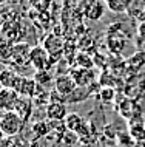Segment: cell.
Here are the masks:
<instances>
[{
  "label": "cell",
  "instance_id": "17",
  "mask_svg": "<svg viewBox=\"0 0 145 147\" xmlns=\"http://www.w3.org/2000/svg\"><path fill=\"white\" fill-rule=\"evenodd\" d=\"M128 65H133L134 70L142 68V67L145 65V53L144 51H139V53H136L134 56H131L130 61H128Z\"/></svg>",
  "mask_w": 145,
  "mask_h": 147
},
{
  "label": "cell",
  "instance_id": "25",
  "mask_svg": "<svg viewBox=\"0 0 145 147\" xmlns=\"http://www.w3.org/2000/svg\"><path fill=\"white\" fill-rule=\"evenodd\" d=\"M142 16H144V17H145V6L142 8Z\"/></svg>",
  "mask_w": 145,
  "mask_h": 147
},
{
  "label": "cell",
  "instance_id": "13",
  "mask_svg": "<svg viewBox=\"0 0 145 147\" xmlns=\"http://www.w3.org/2000/svg\"><path fill=\"white\" fill-rule=\"evenodd\" d=\"M15 113L26 122L31 118V113H33V101L28 98H22L19 105H17V109H15Z\"/></svg>",
  "mask_w": 145,
  "mask_h": 147
},
{
  "label": "cell",
  "instance_id": "18",
  "mask_svg": "<svg viewBox=\"0 0 145 147\" xmlns=\"http://www.w3.org/2000/svg\"><path fill=\"white\" fill-rule=\"evenodd\" d=\"M117 141H119V144L122 147H133V141H134V138L131 136V133L128 132H124V133H117Z\"/></svg>",
  "mask_w": 145,
  "mask_h": 147
},
{
  "label": "cell",
  "instance_id": "15",
  "mask_svg": "<svg viewBox=\"0 0 145 147\" xmlns=\"http://www.w3.org/2000/svg\"><path fill=\"white\" fill-rule=\"evenodd\" d=\"M13 48H14V45L8 39H0V61L9 62L11 56H13Z\"/></svg>",
  "mask_w": 145,
  "mask_h": 147
},
{
  "label": "cell",
  "instance_id": "2",
  "mask_svg": "<svg viewBox=\"0 0 145 147\" xmlns=\"http://www.w3.org/2000/svg\"><path fill=\"white\" fill-rule=\"evenodd\" d=\"M54 59L51 57V54L45 50V47H33L31 48V53H29V62L31 65L34 67L37 71H42V70H49L51 67V62Z\"/></svg>",
  "mask_w": 145,
  "mask_h": 147
},
{
  "label": "cell",
  "instance_id": "7",
  "mask_svg": "<svg viewBox=\"0 0 145 147\" xmlns=\"http://www.w3.org/2000/svg\"><path fill=\"white\" fill-rule=\"evenodd\" d=\"M45 113L46 118L49 121H63L66 118V104H59V102H49L48 105L45 107Z\"/></svg>",
  "mask_w": 145,
  "mask_h": 147
},
{
  "label": "cell",
  "instance_id": "11",
  "mask_svg": "<svg viewBox=\"0 0 145 147\" xmlns=\"http://www.w3.org/2000/svg\"><path fill=\"white\" fill-rule=\"evenodd\" d=\"M71 76L74 78L77 87H90L93 84V79H94L93 71H90L87 68H79L77 71H73Z\"/></svg>",
  "mask_w": 145,
  "mask_h": 147
},
{
  "label": "cell",
  "instance_id": "21",
  "mask_svg": "<svg viewBox=\"0 0 145 147\" xmlns=\"http://www.w3.org/2000/svg\"><path fill=\"white\" fill-rule=\"evenodd\" d=\"M49 2H51V0H29L31 6H34L39 11H45L46 8L49 6Z\"/></svg>",
  "mask_w": 145,
  "mask_h": 147
},
{
  "label": "cell",
  "instance_id": "24",
  "mask_svg": "<svg viewBox=\"0 0 145 147\" xmlns=\"http://www.w3.org/2000/svg\"><path fill=\"white\" fill-rule=\"evenodd\" d=\"M80 147H91V146H90V144H82Z\"/></svg>",
  "mask_w": 145,
  "mask_h": 147
},
{
  "label": "cell",
  "instance_id": "6",
  "mask_svg": "<svg viewBox=\"0 0 145 147\" xmlns=\"http://www.w3.org/2000/svg\"><path fill=\"white\" fill-rule=\"evenodd\" d=\"M29 53H31V47L28 43L22 42V43H15L13 48V56H11V61L14 65L22 67L23 63H31L29 62Z\"/></svg>",
  "mask_w": 145,
  "mask_h": 147
},
{
  "label": "cell",
  "instance_id": "12",
  "mask_svg": "<svg viewBox=\"0 0 145 147\" xmlns=\"http://www.w3.org/2000/svg\"><path fill=\"white\" fill-rule=\"evenodd\" d=\"M43 47H45V50L51 54V57H53L54 54H59L62 51V48H63V42H62V39L59 37V36H48V37L45 39Z\"/></svg>",
  "mask_w": 145,
  "mask_h": 147
},
{
  "label": "cell",
  "instance_id": "9",
  "mask_svg": "<svg viewBox=\"0 0 145 147\" xmlns=\"http://www.w3.org/2000/svg\"><path fill=\"white\" fill-rule=\"evenodd\" d=\"M19 79H20V74L17 73V70L8 67V68L3 71L2 78H0V85L5 87V88H15Z\"/></svg>",
  "mask_w": 145,
  "mask_h": 147
},
{
  "label": "cell",
  "instance_id": "3",
  "mask_svg": "<svg viewBox=\"0 0 145 147\" xmlns=\"http://www.w3.org/2000/svg\"><path fill=\"white\" fill-rule=\"evenodd\" d=\"M20 94L14 88H0V112H15L19 102H20Z\"/></svg>",
  "mask_w": 145,
  "mask_h": 147
},
{
  "label": "cell",
  "instance_id": "10",
  "mask_svg": "<svg viewBox=\"0 0 145 147\" xmlns=\"http://www.w3.org/2000/svg\"><path fill=\"white\" fill-rule=\"evenodd\" d=\"M105 14V5L100 0H90L87 5V17L91 20H99Z\"/></svg>",
  "mask_w": 145,
  "mask_h": 147
},
{
  "label": "cell",
  "instance_id": "14",
  "mask_svg": "<svg viewBox=\"0 0 145 147\" xmlns=\"http://www.w3.org/2000/svg\"><path fill=\"white\" fill-rule=\"evenodd\" d=\"M131 3L133 0H105V5L113 13H124V11H127L130 8Z\"/></svg>",
  "mask_w": 145,
  "mask_h": 147
},
{
  "label": "cell",
  "instance_id": "20",
  "mask_svg": "<svg viewBox=\"0 0 145 147\" xmlns=\"http://www.w3.org/2000/svg\"><path fill=\"white\" fill-rule=\"evenodd\" d=\"M33 130H34V133L39 135V136H43V135H46V132L49 130V125L46 124V122L40 121V122H36V124L33 125Z\"/></svg>",
  "mask_w": 145,
  "mask_h": 147
},
{
  "label": "cell",
  "instance_id": "5",
  "mask_svg": "<svg viewBox=\"0 0 145 147\" xmlns=\"http://www.w3.org/2000/svg\"><path fill=\"white\" fill-rule=\"evenodd\" d=\"M77 88V84L71 74H60L54 79V90H57L60 94L68 98L74 90Z\"/></svg>",
  "mask_w": 145,
  "mask_h": 147
},
{
  "label": "cell",
  "instance_id": "8",
  "mask_svg": "<svg viewBox=\"0 0 145 147\" xmlns=\"http://www.w3.org/2000/svg\"><path fill=\"white\" fill-rule=\"evenodd\" d=\"M63 124H65V129L68 132H74V133H79L82 130V127L85 125V121L80 115L77 113H68L66 118L63 119Z\"/></svg>",
  "mask_w": 145,
  "mask_h": 147
},
{
  "label": "cell",
  "instance_id": "4",
  "mask_svg": "<svg viewBox=\"0 0 145 147\" xmlns=\"http://www.w3.org/2000/svg\"><path fill=\"white\" fill-rule=\"evenodd\" d=\"M37 82L34 78H26V76H20L17 85H15V91L20 94V98H28V99H33L34 94L37 93Z\"/></svg>",
  "mask_w": 145,
  "mask_h": 147
},
{
  "label": "cell",
  "instance_id": "19",
  "mask_svg": "<svg viewBox=\"0 0 145 147\" xmlns=\"http://www.w3.org/2000/svg\"><path fill=\"white\" fill-rule=\"evenodd\" d=\"M99 96H100V99H102V102H111L113 99H114V90L104 87V88L100 90Z\"/></svg>",
  "mask_w": 145,
  "mask_h": 147
},
{
  "label": "cell",
  "instance_id": "16",
  "mask_svg": "<svg viewBox=\"0 0 145 147\" xmlns=\"http://www.w3.org/2000/svg\"><path fill=\"white\" fill-rule=\"evenodd\" d=\"M34 79H36L37 85L45 87L46 84H49V82L53 81V76H51L49 70H42V71H36V74H34Z\"/></svg>",
  "mask_w": 145,
  "mask_h": 147
},
{
  "label": "cell",
  "instance_id": "22",
  "mask_svg": "<svg viewBox=\"0 0 145 147\" xmlns=\"http://www.w3.org/2000/svg\"><path fill=\"white\" fill-rule=\"evenodd\" d=\"M8 68V65H6V62H2L0 61V78H2V74H3V71H5Z\"/></svg>",
  "mask_w": 145,
  "mask_h": 147
},
{
  "label": "cell",
  "instance_id": "1",
  "mask_svg": "<svg viewBox=\"0 0 145 147\" xmlns=\"http://www.w3.org/2000/svg\"><path fill=\"white\" fill-rule=\"evenodd\" d=\"M25 121L15 112H3L0 115V130L6 138H14L22 133Z\"/></svg>",
  "mask_w": 145,
  "mask_h": 147
},
{
  "label": "cell",
  "instance_id": "23",
  "mask_svg": "<svg viewBox=\"0 0 145 147\" xmlns=\"http://www.w3.org/2000/svg\"><path fill=\"white\" fill-rule=\"evenodd\" d=\"M3 140H5V135H3V133H2V130H0V144H2V141H3Z\"/></svg>",
  "mask_w": 145,
  "mask_h": 147
}]
</instances>
